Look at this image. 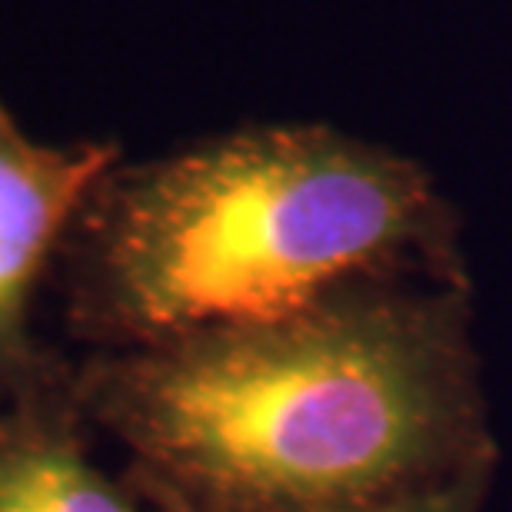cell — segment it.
Instances as JSON below:
<instances>
[{"label":"cell","instance_id":"6da1fadb","mask_svg":"<svg viewBox=\"0 0 512 512\" xmlns=\"http://www.w3.org/2000/svg\"><path fill=\"white\" fill-rule=\"evenodd\" d=\"M87 406L157 512H340L496 466L469 280H376L124 350Z\"/></svg>","mask_w":512,"mask_h":512},{"label":"cell","instance_id":"7a4b0ae2","mask_svg":"<svg viewBox=\"0 0 512 512\" xmlns=\"http://www.w3.org/2000/svg\"><path fill=\"white\" fill-rule=\"evenodd\" d=\"M67 240L77 310L117 353L280 320L360 283H466L436 180L326 124H256L117 163Z\"/></svg>","mask_w":512,"mask_h":512},{"label":"cell","instance_id":"3957f363","mask_svg":"<svg viewBox=\"0 0 512 512\" xmlns=\"http://www.w3.org/2000/svg\"><path fill=\"white\" fill-rule=\"evenodd\" d=\"M114 143H37L0 124V353L24 340L27 303L70 237L97 183L117 167Z\"/></svg>","mask_w":512,"mask_h":512},{"label":"cell","instance_id":"277c9868","mask_svg":"<svg viewBox=\"0 0 512 512\" xmlns=\"http://www.w3.org/2000/svg\"><path fill=\"white\" fill-rule=\"evenodd\" d=\"M0 512H143L74 439L17 426L0 433Z\"/></svg>","mask_w":512,"mask_h":512},{"label":"cell","instance_id":"5b68a950","mask_svg":"<svg viewBox=\"0 0 512 512\" xmlns=\"http://www.w3.org/2000/svg\"><path fill=\"white\" fill-rule=\"evenodd\" d=\"M496 466H479L469 473L446 479L439 486L419 489V493L386 499V503L360 506V509H340V512H483L493 486Z\"/></svg>","mask_w":512,"mask_h":512},{"label":"cell","instance_id":"8992f818","mask_svg":"<svg viewBox=\"0 0 512 512\" xmlns=\"http://www.w3.org/2000/svg\"><path fill=\"white\" fill-rule=\"evenodd\" d=\"M0 124H14V117H10L7 107H4V100H0Z\"/></svg>","mask_w":512,"mask_h":512}]
</instances>
